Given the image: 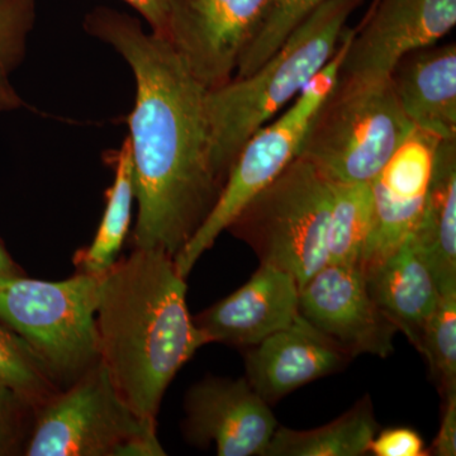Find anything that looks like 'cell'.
Returning a JSON list of instances; mask_svg holds the SVG:
<instances>
[{"label": "cell", "mask_w": 456, "mask_h": 456, "mask_svg": "<svg viewBox=\"0 0 456 456\" xmlns=\"http://www.w3.org/2000/svg\"><path fill=\"white\" fill-rule=\"evenodd\" d=\"M84 28L121 53L136 79V102L127 118L139 207L132 245L175 257L224 189L212 167L208 89L169 41L145 33L130 14L97 8Z\"/></svg>", "instance_id": "6da1fadb"}, {"label": "cell", "mask_w": 456, "mask_h": 456, "mask_svg": "<svg viewBox=\"0 0 456 456\" xmlns=\"http://www.w3.org/2000/svg\"><path fill=\"white\" fill-rule=\"evenodd\" d=\"M101 362L137 415L156 421L167 387L208 344L187 305V283L174 257L134 248L99 281Z\"/></svg>", "instance_id": "7a4b0ae2"}, {"label": "cell", "mask_w": 456, "mask_h": 456, "mask_svg": "<svg viewBox=\"0 0 456 456\" xmlns=\"http://www.w3.org/2000/svg\"><path fill=\"white\" fill-rule=\"evenodd\" d=\"M362 2L325 0L254 73L207 90L212 167L222 184L246 141L329 64L347 20Z\"/></svg>", "instance_id": "3957f363"}, {"label": "cell", "mask_w": 456, "mask_h": 456, "mask_svg": "<svg viewBox=\"0 0 456 456\" xmlns=\"http://www.w3.org/2000/svg\"><path fill=\"white\" fill-rule=\"evenodd\" d=\"M99 281L101 277L86 273L62 281L0 278V322L31 347L60 389L101 360Z\"/></svg>", "instance_id": "277c9868"}, {"label": "cell", "mask_w": 456, "mask_h": 456, "mask_svg": "<svg viewBox=\"0 0 456 456\" xmlns=\"http://www.w3.org/2000/svg\"><path fill=\"white\" fill-rule=\"evenodd\" d=\"M391 79L336 80L317 108L299 158L335 183H370L413 130Z\"/></svg>", "instance_id": "5b68a950"}, {"label": "cell", "mask_w": 456, "mask_h": 456, "mask_svg": "<svg viewBox=\"0 0 456 456\" xmlns=\"http://www.w3.org/2000/svg\"><path fill=\"white\" fill-rule=\"evenodd\" d=\"M331 206V180L297 156L227 230L253 248L260 264L292 274L301 289L327 264Z\"/></svg>", "instance_id": "8992f818"}, {"label": "cell", "mask_w": 456, "mask_h": 456, "mask_svg": "<svg viewBox=\"0 0 456 456\" xmlns=\"http://www.w3.org/2000/svg\"><path fill=\"white\" fill-rule=\"evenodd\" d=\"M27 456H164L156 421L137 415L99 360L38 404Z\"/></svg>", "instance_id": "52a82bcc"}, {"label": "cell", "mask_w": 456, "mask_h": 456, "mask_svg": "<svg viewBox=\"0 0 456 456\" xmlns=\"http://www.w3.org/2000/svg\"><path fill=\"white\" fill-rule=\"evenodd\" d=\"M354 32V28H345L335 55L297 95L289 110L274 122L263 126L246 141L212 212L196 235L174 257L182 277L188 278L197 261L215 245L218 236L227 230L246 204L277 179L299 155L317 108L335 86Z\"/></svg>", "instance_id": "ba28073f"}, {"label": "cell", "mask_w": 456, "mask_h": 456, "mask_svg": "<svg viewBox=\"0 0 456 456\" xmlns=\"http://www.w3.org/2000/svg\"><path fill=\"white\" fill-rule=\"evenodd\" d=\"M274 0H169L165 40L191 75L211 90L232 79Z\"/></svg>", "instance_id": "9c48e42d"}, {"label": "cell", "mask_w": 456, "mask_h": 456, "mask_svg": "<svg viewBox=\"0 0 456 456\" xmlns=\"http://www.w3.org/2000/svg\"><path fill=\"white\" fill-rule=\"evenodd\" d=\"M455 25L456 0H375L354 32L338 80H388L404 56L436 45Z\"/></svg>", "instance_id": "30bf717a"}, {"label": "cell", "mask_w": 456, "mask_h": 456, "mask_svg": "<svg viewBox=\"0 0 456 456\" xmlns=\"http://www.w3.org/2000/svg\"><path fill=\"white\" fill-rule=\"evenodd\" d=\"M299 314L331 338L351 358H387L397 329L369 293L360 266L326 264L299 289Z\"/></svg>", "instance_id": "8fae6325"}, {"label": "cell", "mask_w": 456, "mask_h": 456, "mask_svg": "<svg viewBox=\"0 0 456 456\" xmlns=\"http://www.w3.org/2000/svg\"><path fill=\"white\" fill-rule=\"evenodd\" d=\"M189 444L216 446L220 456H264L278 428L270 404L246 378L207 377L185 395Z\"/></svg>", "instance_id": "7c38bea8"}, {"label": "cell", "mask_w": 456, "mask_h": 456, "mask_svg": "<svg viewBox=\"0 0 456 456\" xmlns=\"http://www.w3.org/2000/svg\"><path fill=\"white\" fill-rule=\"evenodd\" d=\"M440 141L430 132L413 128L371 180L373 230L362 266L397 250L415 232L424 213Z\"/></svg>", "instance_id": "4fadbf2b"}, {"label": "cell", "mask_w": 456, "mask_h": 456, "mask_svg": "<svg viewBox=\"0 0 456 456\" xmlns=\"http://www.w3.org/2000/svg\"><path fill=\"white\" fill-rule=\"evenodd\" d=\"M246 349L245 378L269 404L341 370L353 359L301 314L289 326Z\"/></svg>", "instance_id": "5bb4252c"}, {"label": "cell", "mask_w": 456, "mask_h": 456, "mask_svg": "<svg viewBox=\"0 0 456 456\" xmlns=\"http://www.w3.org/2000/svg\"><path fill=\"white\" fill-rule=\"evenodd\" d=\"M299 316V284L289 273L268 264L236 292L194 318L207 341L251 347Z\"/></svg>", "instance_id": "9a60e30c"}, {"label": "cell", "mask_w": 456, "mask_h": 456, "mask_svg": "<svg viewBox=\"0 0 456 456\" xmlns=\"http://www.w3.org/2000/svg\"><path fill=\"white\" fill-rule=\"evenodd\" d=\"M362 269L379 310L419 351L440 292L415 242L410 237L397 250Z\"/></svg>", "instance_id": "2e32d148"}, {"label": "cell", "mask_w": 456, "mask_h": 456, "mask_svg": "<svg viewBox=\"0 0 456 456\" xmlns=\"http://www.w3.org/2000/svg\"><path fill=\"white\" fill-rule=\"evenodd\" d=\"M393 90L413 127L456 140V45L425 47L392 71Z\"/></svg>", "instance_id": "e0dca14e"}, {"label": "cell", "mask_w": 456, "mask_h": 456, "mask_svg": "<svg viewBox=\"0 0 456 456\" xmlns=\"http://www.w3.org/2000/svg\"><path fill=\"white\" fill-rule=\"evenodd\" d=\"M440 294L456 290V140H441L421 221L411 236Z\"/></svg>", "instance_id": "ac0fdd59"}, {"label": "cell", "mask_w": 456, "mask_h": 456, "mask_svg": "<svg viewBox=\"0 0 456 456\" xmlns=\"http://www.w3.org/2000/svg\"><path fill=\"white\" fill-rule=\"evenodd\" d=\"M379 430L369 395L335 421L312 430L278 428L264 456H362Z\"/></svg>", "instance_id": "d6986e66"}, {"label": "cell", "mask_w": 456, "mask_h": 456, "mask_svg": "<svg viewBox=\"0 0 456 456\" xmlns=\"http://www.w3.org/2000/svg\"><path fill=\"white\" fill-rule=\"evenodd\" d=\"M114 182L108 189L107 204L92 244L75 256L79 273L102 277L118 260L123 242L130 231L134 193V163L130 139L112 156Z\"/></svg>", "instance_id": "ffe728a7"}, {"label": "cell", "mask_w": 456, "mask_h": 456, "mask_svg": "<svg viewBox=\"0 0 456 456\" xmlns=\"http://www.w3.org/2000/svg\"><path fill=\"white\" fill-rule=\"evenodd\" d=\"M373 230L370 183L332 182V206L327 227V264L360 266Z\"/></svg>", "instance_id": "44dd1931"}, {"label": "cell", "mask_w": 456, "mask_h": 456, "mask_svg": "<svg viewBox=\"0 0 456 456\" xmlns=\"http://www.w3.org/2000/svg\"><path fill=\"white\" fill-rule=\"evenodd\" d=\"M37 0H0V112L25 106L9 75L23 61Z\"/></svg>", "instance_id": "7402d4cb"}, {"label": "cell", "mask_w": 456, "mask_h": 456, "mask_svg": "<svg viewBox=\"0 0 456 456\" xmlns=\"http://www.w3.org/2000/svg\"><path fill=\"white\" fill-rule=\"evenodd\" d=\"M419 353L425 356L443 399L456 395V290L440 294Z\"/></svg>", "instance_id": "603a6c76"}, {"label": "cell", "mask_w": 456, "mask_h": 456, "mask_svg": "<svg viewBox=\"0 0 456 456\" xmlns=\"http://www.w3.org/2000/svg\"><path fill=\"white\" fill-rule=\"evenodd\" d=\"M0 383L41 404L61 391L38 356L20 336L0 322Z\"/></svg>", "instance_id": "cb8c5ba5"}, {"label": "cell", "mask_w": 456, "mask_h": 456, "mask_svg": "<svg viewBox=\"0 0 456 456\" xmlns=\"http://www.w3.org/2000/svg\"><path fill=\"white\" fill-rule=\"evenodd\" d=\"M325 0H274L263 28L240 59L233 77L254 73Z\"/></svg>", "instance_id": "d4e9b609"}, {"label": "cell", "mask_w": 456, "mask_h": 456, "mask_svg": "<svg viewBox=\"0 0 456 456\" xmlns=\"http://www.w3.org/2000/svg\"><path fill=\"white\" fill-rule=\"evenodd\" d=\"M37 403L8 384L0 383V456L13 455L27 446Z\"/></svg>", "instance_id": "484cf974"}, {"label": "cell", "mask_w": 456, "mask_h": 456, "mask_svg": "<svg viewBox=\"0 0 456 456\" xmlns=\"http://www.w3.org/2000/svg\"><path fill=\"white\" fill-rule=\"evenodd\" d=\"M375 456H426L425 441L419 432L408 428H387L375 435L369 446Z\"/></svg>", "instance_id": "4316f807"}, {"label": "cell", "mask_w": 456, "mask_h": 456, "mask_svg": "<svg viewBox=\"0 0 456 456\" xmlns=\"http://www.w3.org/2000/svg\"><path fill=\"white\" fill-rule=\"evenodd\" d=\"M428 454L456 455V395L444 399L439 434L428 449Z\"/></svg>", "instance_id": "83f0119b"}, {"label": "cell", "mask_w": 456, "mask_h": 456, "mask_svg": "<svg viewBox=\"0 0 456 456\" xmlns=\"http://www.w3.org/2000/svg\"><path fill=\"white\" fill-rule=\"evenodd\" d=\"M145 18L152 33L167 38L169 23V0H123Z\"/></svg>", "instance_id": "f1b7e54d"}, {"label": "cell", "mask_w": 456, "mask_h": 456, "mask_svg": "<svg viewBox=\"0 0 456 456\" xmlns=\"http://www.w3.org/2000/svg\"><path fill=\"white\" fill-rule=\"evenodd\" d=\"M22 275V270L18 268L11 255L5 250L4 245L0 242V278L16 277Z\"/></svg>", "instance_id": "f546056e"}]
</instances>
